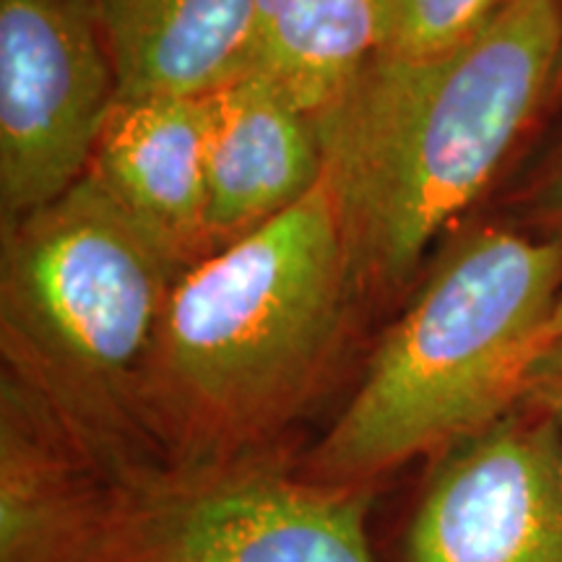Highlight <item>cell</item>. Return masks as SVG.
Instances as JSON below:
<instances>
[{"label":"cell","instance_id":"6da1fadb","mask_svg":"<svg viewBox=\"0 0 562 562\" xmlns=\"http://www.w3.org/2000/svg\"><path fill=\"white\" fill-rule=\"evenodd\" d=\"M560 53L558 0H510L453 53L372 55L315 115L357 292L409 284L554 94Z\"/></svg>","mask_w":562,"mask_h":562},{"label":"cell","instance_id":"7a4b0ae2","mask_svg":"<svg viewBox=\"0 0 562 562\" xmlns=\"http://www.w3.org/2000/svg\"><path fill=\"white\" fill-rule=\"evenodd\" d=\"M355 292L326 182L188 266L146 372L159 463L211 467L277 451L339 362Z\"/></svg>","mask_w":562,"mask_h":562},{"label":"cell","instance_id":"3957f363","mask_svg":"<svg viewBox=\"0 0 562 562\" xmlns=\"http://www.w3.org/2000/svg\"><path fill=\"white\" fill-rule=\"evenodd\" d=\"M562 243L476 227L440 252L302 474L375 487L524 404L552 341Z\"/></svg>","mask_w":562,"mask_h":562},{"label":"cell","instance_id":"277c9868","mask_svg":"<svg viewBox=\"0 0 562 562\" xmlns=\"http://www.w3.org/2000/svg\"><path fill=\"white\" fill-rule=\"evenodd\" d=\"M0 240V372L115 480L159 463L144 389L180 266L87 175Z\"/></svg>","mask_w":562,"mask_h":562},{"label":"cell","instance_id":"5b68a950","mask_svg":"<svg viewBox=\"0 0 562 562\" xmlns=\"http://www.w3.org/2000/svg\"><path fill=\"white\" fill-rule=\"evenodd\" d=\"M372 492L290 472L279 451L151 463L112 482L89 562H375Z\"/></svg>","mask_w":562,"mask_h":562},{"label":"cell","instance_id":"8992f818","mask_svg":"<svg viewBox=\"0 0 562 562\" xmlns=\"http://www.w3.org/2000/svg\"><path fill=\"white\" fill-rule=\"evenodd\" d=\"M117 100L91 0H0V229L89 172Z\"/></svg>","mask_w":562,"mask_h":562},{"label":"cell","instance_id":"52a82bcc","mask_svg":"<svg viewBox=\"0 0 562 562\" xmlns=\"http://www.w3.org/2000/svg\"><path fill=\"white\" fill-rule=\"evenodd\" d=\"M406 562H562V472L542 414L521 404L438 456Z\"/></svg>","mask_w":562,"mask_h":562},{"label":"cell","instance_id":"ba28073f","mask_svg":"<svg viewBox=\"0 0 562 562\" xmlns=\"http://www.w3.org/2000/svg\"><path fill=\"white\" fill-rule=\"evenodd\" d=\"M206 100L209 252L290 211L323 182L315 117L248 70Z\"/></svg>","mask_w":562,"mask_h":562},{"label":"cell","instance_id":"9c48e42d","mask_svg":"<svg viewBox=\"0 0 562 562\" xmlns=\"http://www.w3.org/2000/svg\"><path fill=\"white\" fill-rule=\"evenodd\" d=\"M115 476L0 372V562H89Z\"/></svg>","mask_w":562,"mask_h":562},{"label":"cell","instance_id":"30bf717a","mask_svg":"<svg viewBox=\"0 0 562 562\" xmlns=\"http://www.w3.org/2000/svg\"><path fill=\"white\" fill-rule=\"evenodd\" d=\"M87 178L182 271L209 256L203 97H121Z\"/></svg>","mask_w":562,"mask_h":562},{"label":"cell","instance_id":"8fae6325","mask_svg":"<svg viewBox=\"0 0 562 562\" xmlns=\"http://www.w3.org/2000/svg\"><path fill=\"white\" fill-rule=\"evenodd\" d=\"M121 97H206L250 70L252 0H91Z\"/></svg>","mask_w":562,"mask_h":562},{"label":"cell","instance_id":"7c38bea8","mask_svg":"<svg viewBox=\"0 0 562 562\" xmlns=\"http://www.w3.org/2000/svg\"><path fill=\"white\" fill-rule=\"evenodd\" d=\"M378 32L381 0H252L250 70L315 117L375 55Z\"/></svg>","mask_w":562,"mask_h":562},{"label":"cell","instance_id":"4fadbf2b","mask_svg":"<svg viewBox=\"0 0 562 562\" xmlns=\"http://www.w3.org/2000/svg\"><path fill=\"white\" fill-rule=\"evenodd\" d=\"M510 0H381L375 55L427 60L459 50Z\"/></svg>","mask_w":562,"mask_h":562},{"label":"cell","instance_id":"5bb4252c","mask_svg":"<svg viewBox=\"0 0 562 562\" xmlns=\"http://www.w3.org/2000/svg\"><path fill=\"white\" fill-rule=\"evenodd\" d=\"M524 406L542 414L554 438V451L562 472V339L550 341L526 391Z\"/></svg>","mask_w":562,"mask_h":562},{"label":"cell","instance_id":"9a60e30c","mask_svg":"<svg viewBox=\"0 0 562 562\" xmlns=\"http://www.w3.org/2000/svg\"><path fill=\"white\" fill-rule=\"evenodd\" d=\"M539 209H542L554 224L562 227V157L558 159V165H554L550 178L544 180L542 195H539Z\"/></svg>","mask_w":562,"mask_h":562},{"label":"cell","instance_id":"2e32d148","mask_svg":"<svg viewBox=\"0 0 562 562\" xmlns=\"http://www.w3.org/2000/svg\"><path fill=\"white\" fill-rule=\"evenodd\" d=\"M552 336H554V339H562V297H560L558 313H554V326H552Z\"/></svg>","mask_w":562,"mask_h":562},{"label":"cell","instance_id":"e0dca14e","mask_svg":"<svg viewBox=\"0 0 562 562\" xmlns=\"http://www.w3.org/2000/svg\"><path fill=\"white\" fill-rule=\"evenodd\" d=\"M560 3V11H562V0H558ZM558 100H562V53H560V68H558V79H554V94Z\"/></svg>","mask_w":562,"mask_h":562}]
</instances>
